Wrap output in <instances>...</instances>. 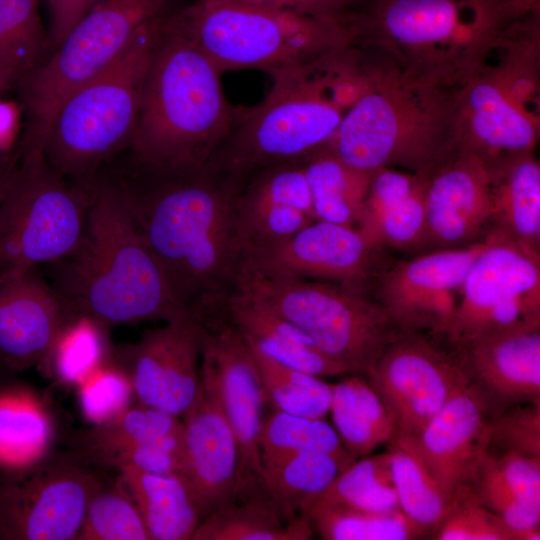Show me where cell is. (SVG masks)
I'll return each mask as SVG.
<instances>
[{"mask_svg":"<svg viewBox=\"0 0 540 540\" xmlns=\"http://www.w3.org/2000/svg\"><path fill=\"white\" fill-rule=\"evenodd\" d=\"M75 388L82 415L90 425L115 419L135 402L130 380L114 360L92 372Z\"/></svg>","mask_w":540,"mask_h":540,"instance_id":"cell-44","label":"cell"},{"mask_svg":"<svg viewBox=\"0 0 540 540\" xmlns=\"http://www.w3.org/2000/svg\"><path fill=\"white\" fill-rule=\"evenodd\" d=\"M540 327V259L493 228L465 278L450 345L479 334Z\"/></svg>","mask_w":540,"mask_h":540,"instance_id":"cell-14","label":"cell"},{"mask_svg":"<svg viewBox=\"0 0 540 540\" xmlns=\"http://www.w3.org/2000/svg\"><path fill=\"white\" fill-rule=\"evenodd\" d=\"M356 459L310 452L262 465L261 487L286 522L306 512L334 479Z\"/></svg>","mask_w":540,"mask_h":540,"instance_id":"cell-32","label":"cell"},{"mask_svg":"<svg viewBox=\"0 0 540 540\" xmlns=\"http://www.w3.org/2000/svg\"><path fill=\"white\" fill-rule=\"evenodd\" d=\"M87 181L54 170L43 153L18 161L0 195V274L72 255L84 234Z\"/></svg>","mask_w":540,"mask_h":540,"instance_id":"cell-11","label":"cell"},{"mask_svg":"<svg viewBox=\"0 0 540 540\" xmlns=\"http://www.w3.org/2000/svg\"><path fill=\"white\" fill-rule=\"evenodd\" d=\"M234 207L243 261L317 221L303 161L252 174L239 185Z\"/></svg>","mask_w":540,"mask_h":540,"instance_id":"cell-25","label":"cell"},{"mask_svg":"<svg viewBox=\"0 0 540 540\" xmlns=\"http://www.w3.org/2000/svg\"><path fill=\"white\" fill-rule=\"evenodd\" d=\"M493 418L481 396L467 384L413 438L450 502L474 483L488 453Z\"/></svg>","mask_w":540,"mask_h":540,"instance_id":"cell-24","label":"cell"},{"mask_svg":"<svg viewBox=\"0 0 540 540\" xmlns=\"http://www.w3.org/2000/svg\"><path fill=\"white\" fill-rule=\"evenodd\" d=\"M40 0H0V73L16 86L47 57Z\"/></svg>","mask_w":540,"mask_h":540,"instance_id":"cell-37","label":"cell"},{"mask_svg":"<svg viewBox=\"0 0 540 540\" xmlns=\"http://www.w3.org/2000/svg\"><path fill=\"white\" fill-rule=\"evenodd\" d=\"M506 452L540 458V402L517 404L493 418L487 454Z\"/></svg>","mask_w":540,"mask_h":540,"instance_id":"cell-46","label":"cell"},{"mask_svg":"<svg viewBox=\"0 0 540 540\" xmlns=\"http://www.w3.org/2000/svg\"><path fill=\"white\" fill-rule=\"evenodd\" d=\"M87 182L84 234L72 255L48 264L53 288L75 313L110 330L184 316L187 307L173 291L115 186L100 171Z\"/></svg>","mask_w":540,"mask_h":540,"instance_id":"cell-3","label":"cell"},{"mask_svg":"<svg viewBox=\"0 0 540 540\" xmlns=\"http://www.w3.org/2000/svg\"><path fill=\"white\" fill-rule=\"evenodd\" d=\"M109 331L99 321L74 313L36 368L46 378L76 387L92 372L114 360Z\"/></svg>","mask_w":540,"mask_h":540,"instance_id":"cell-36","label":"cell"},{"mask_svg":"<svg viewBox=\"0 0 540 540\" xmlns=\"http://www.w3.org/2000/svg\"><path fill=\"white\" fill-rule=\"evenodd\" d=\"M348 375L332 384L329 413L344 448L357 460L390 443L398 430L368 379L362 375Z\"/></svg>","mask_w":540,"mask_h":540,"instance_id":"cell-31","label":"cell"},{"mask_svg":"<svg viewBox=\"0 0 540 540\" xmlns=\"http://www.w3.org/2000/svg\"><path fill=\"white\" fill-rule=\"evenodd\" d=\"M183 435L179 416L135 401L115 419L71 433L68 444L88 462L107 470L111 460L130 447Z\"/></svg>","mask_w":540,"mask_h":540,"instance_id":"cell-30","label":"cell"},{"mask_svg":"<svg viewBox=\"0 0 540 540\" xmlns=\"http://www.w3.org/2000/svg\"><path fill=\"white\" fill-rule=\"evenodd\" d=\"M378 55L369 88L325 148L360 170L428 174L460 149L455 92L412 82Z\"/></svg>","mask_w":540,"mask_h":540,"instance_id":"cell-5","label":"cell"},{"mask_svg":"<svg viewBox=\"0 0 540 540\" xmlns=\"http://www.w3.org/2000/svg\"><path fill=\"white\" fill-rule=\"evenodd\" d=\"M366 378L393 417L398 435L412 438L469 382L453 349L410 332L387 346Z\"/></svg>","mask_w":540,"mask_h":540,"instance_id":"cell-16","label":"cell"},{"mask_svg":"<svg viewBox=\"0 0 540 540\" xmlns=\"http://www.w3.org/2000/svg\"><path fill=\"white\" fill-rule=\"evenodd\" d=\"M248 343V342H247ZM265 402L292 415L324 418L330 409L332 384L286 366L248 343Z\"/></svg>","mask_w":540,"mask_h":540,"instance_id":"cell-39","label":"cell"},{"mask_svg":"<svg viewBox=\"0 0 540 540\" xmlns=\"http://www.w3.org/2000/svg\"><path fill=\"white\" fill-rule=\"evenodd\" d=\"M172 0H98L61 44L17 85L23 109L18 156L43 153L64 100L110 65L139 28Z\"/></svg>","mask_w":540,"mask_h":540,"instance_id":"cell-10","label":"cell"},{"mask_svg":"<svg viewBox=\"0 0 540 540\" xmlns=\"http://www.w3.org/2000/svg\"><path fill=\"white\" fill-rule=\"evenodd\" d=\"M103 472L69 449L0 476V540H76Z\"/></svg>","mask_w":540,"mask_h":540,"instance_id":"cell-12","label":"cell"},{"mask_svg":"<svg viewBox=\"0 0 540 540\" xmlns=\"http://www.w3.org/2000/svg\"><path fill=\"white\" fill-rule=\"evenodd\" d=\"M472 488L479 501L510 527L520 531L540 530V511L528 506L516 495L488 454Z\"/></svg>","mask_w":540,"mask_h":540,"instance_id":"cell-47","label":"cell"},{"mask_svg":"<svg viewBox=\"0 0 540 540\" xmlns=\"http://www.w3.org/2000/svg\"><path fill=\"white\" fill-rule=\"evenodd\" d=\"M535 151L489 164L494 228L526 254L540 259V165Z\"/></svg>","mask_w":540,"mask_h":540,"instance_id":"cell-26","label":"cell"},{"mask_svg":"<svg viewBox=\"0 0 540 540\" xmlns=\"http://www.w3.org/2000/svg\"><path fill=\"white\" fill-rule=\"evenodd\" d=\"M537 11L540 0H359L349 26L406 79L456 92Z\"/></svg>","mask_w":540,"mask_h":540,"instance_id":"cell-2","label":"cell"},{"mask_svg":"<svg viewBox=\"0 0 540 540\" xmlns=\"http://www.w3.org/2000/svg\"><path fill=\"white\" fill-rule=\"evenodd\" d=\"M259 450L261 467L310 452L353 458L334 427L323 418L302 417L279 410L263 418Z\"/></svg>","mask_w":540,"mask_h":540,"instance_id":"cell-40","label":"cell"},{"mask_svg":"<svg viewBox=\"0 0 540 540\" xmlns=\"http://www.w3.org/2000/svg\"><path fill=\"white\" fill-rule=\"evenodd\" d=\"M163 12L125 156L149 168H199L232 131L233 113L222 91L221 72L190 39L165 23Z\"/></svg>","mask_w":540,"mask_h":540,"instance_id":"cell-4","label":"cell"},{"mask_svg":"<svg viewBox=\"0 0 540 540\" xmlns=\"http://www.w3.org/2000/svg\"><path fill=\"white\" fill-rule=\"evenodd\" d=\"M161 13L142 25L120 55L73 91L56 112L43 155L72 181H86L131 144Z\"/></svg>","mask_w":540,"mask_h":540,"instance_id":"cell-7","label":"cell"},{"mask_svg":"<svg viewBox=\"0 0 540 540\" xmlns=\"http://www.w3.org/2000/svg\"><path fill=\"white\" fill-rule=\"evenodd\" d=\"M226 306L246 341L272 359L320 378L348 375L290 321L252 304L235 291L226 294Z\"/></svg>","mask_w":540,"mask_h":540,"instance_id":"cell-27","label":"cell"},{"mask_svg":"<svg viewBox=\"0 0 540 540\" xmlns=\"http://www.w3.org/2000/svg\"><path fill=\"white\" fill-rule=\"evenodd\" d=\"M312 504L381 514L400 512L388 452L354 461Z\"/></svg>","mask_w":540,"mask_h":540,"instance_id":"cell-38","label":"cell"},{"mask_svg":"<svg viewBox=\"0 0 540 540\" xmlns=\"http://www.w3.org/2000/svg\"><path fill=\"white\" fill-rule=\"evenodd\" d=\"M425 189L426 176L422 174L413 191L387 211L365 238L382 249L417 252L426 225Z\"/></svg>","mask_w":540,"mask_h":540,"instance_id":"cell-45","label":"cell"},{"mask_svg":"<svg viewBox=\"0 0 540 540\" xmlns=\"http://www.w3.org/2000/svg\"><path fill=\"white\" fill-rule=\"evenodd\" d=\"M231 291L296 325L348 374L366 377L402 333L373 298L333 283L242 269Z\"/></svg>","mask_w":540,"mask_h":540,"instance_id":"cell-8","label":"cell"},{"mask_svg":"<svg viewBox=\"0 0 540 540\" xmlns=\"http://www.w3.org/2000/svg\"><path fill=\"white\" fill-rule=\"evenodd\" d=\"M491 457L516 495L528 506L540 511V458L514 452Z\"/></svg>","mask_w":540,"mask_h":540,"instance_id":"cell-48","label":"cell"},{"mask_svg":"<svg viewBox=\"0 0 540 540\" xmlns=\"http://www.w3.org/2000/svg\"><path fill=\"white\" fill-rule=\"evenodd\" d=\"M76 540H149V536L135 504L114 482L92 496Z\"/></svg>","mask_w":540,"mask_h":540,"instance_id":"cell-43","label":"cell"},{"mask_svg":"<svg viewBox=\"0 0 540 540\" xmlns=\"http://www.w3.org/2000/svg\"><path fill=\"white\" fill-rule=\"evenodd\" d=\"M163 17L221 73L260 69L273 76L319 65L355 43L348 24L242 0H194Z\"/></svg>","mask_w":540,"mask_h":540,"instance_id":"cell-6","label":"cell"},{"mask_svg":"<svg viewBox=\"0 0 540 540\" xmlns=\"http://www.w3.org/2000/svg\"><path fill=\"white\" fill-rule=\"evenodd\" d=\"M201 346L200 328L187 310L114 347V362L129 378L135 401L181 417L198 394Z\"/></svg>","mask_w":540,"mask_h":540,"instance_id":"cell-19","label":"cell"},{"mask_svg":"<svg viewBox=\"0 0 540 540\" xmlns=\"http://www.w3.org/2000/svg\"><path fill=\"white\" fill-rule=\"evenodd\" d=\"M468 378L495 417L540 402V327L479 334L451 345Z\"/></svg>","mask_w":540,"mask_h":540,"instance_id":"cell-22","label":"cell"},{"mask_svg":"<svg viewBox=\"0 0 540 540\" xmlns=\"http://www.w3.org/2000/svg\"><path fill=\"white\" fill-rule=\"evenodd\" d=\"M386 451L402 513L423 536H432L449 509V498L426 466L412 437L397 435L387 444Z\"/></svg>","mask_w":540,"mask_h":540,"instance_id":"cell-34","label":"cell"},{"mask_svg":"<svg viewBox=\"0 0 540 540\" xmlns=\"http://www.w3.org/2000/svg\"><path fill=\"white\" fill-rule=\"evenodd\" d=\"M226 293L203 296L188 312L201 331L200 374L213 383L237 441L240 498L262 488L259 432L265 400L250 347L228 314Z\"/></svg>","mask_w":540,"mask_h":540,"instance_id":"cell-13","label":"cell"},{"mask_svg":"<svg viewBox=\"0 0 540 540\" xmlns=\"http://www.w3.org/2000/svg\"><path fill=\"white\" fill-rule=\"evenodd\" d=\"M49 16L48 42L52 53L98 0H44Z\"/></svg>","mask_w":540,"mask_h":540,"instance_id":"cell-51","label":"cell"},{"mask_svg":"<svg viewBox=\"0 0 540 540\" xmlns=\"http://www.w3.org/2000/svg\"><path fill=\"white\" fill-rule=\"evenodd\" d=\"M317 220L356 227L371 172L354 168L327 148L303 160Z\"/></svg>","mask_w":540,"mask_h":540,"instance_id":"cell-35","label":"cell"},{"mask_svg":"<svg viewBox=\"0 0 540 540\" xmlns=\"http://www.w3.org/2000/svg\"><path fill=\"white\" fill-rule=\"evenodd\" d=\"M460 149L488 164L535 151L540 116L525 98L509 68L490 63L455 92Z\"/></svg>","mask_w":540,"mask_h":540,"instance_id":"cell-18","label":"cell"},{"mask_svg":"<svg viewBox=\"0 0 540 540\" xmlns=\"http://www.w3.org/2000/svg\"><path fill=\"white\" fill-rule=\"evenodd\" d=\"M180 418L184 441L179 477L202 520L238 497L239 449L215 387L204 375L194 402Z\"/></svg>","mask_w":540,"mask_h":540,"instance_id":"cell-21","label":"cell"},{"mask_svg":"<svg viewBox=\"0 0 540 540\" xmlns=\"http://www.w3.org/2000/svg\"><path fill=\"white\" fill-rule=\"evenodd\" d=\"M273 78L266 98L233 127L207 168L242 183L264 168L303 161L329 143L345 111L319 66Z\"/></svg>","mask_w":540,"mask_h":540,"instance_id":"cell-9","label":"cell"},{"mask_svg":"<svg viewBox=\"0 0 540 540\" xmlns=\"http://www.w3.org/2000/svg\"><path fill=\"white\" fill-rule=\"evenodd\" d=\"M117 472L115 483L135 504L149 540H191L201 518L179 476L131 466Z\"/></svg>","mask_w":540,"mask_h":540,"instance_id":"cell-28","label":"cell"},{"mask_svg":"<svg viewBox=\"0 0 540 540\" xmlns=\"http://www.w3.org/2000/svg\"><path fill=\"white\" fill-rule=\"evenodd\" d=\"M383 254L384 249L356 227L317 220L277 244L249 253L241 270L333 283L369 296Z\"/></svg>","mask_w":540,"mask_h":540,"instance_id":"cell-17","label":"cell"},{"mask_svg":"<svg viewBox=\"0 0 540 540\" xmlns=\"http://www.w3.org/2000/svg\"><path fill=\"white\" fill-rule=\"evenodd\" d=\"M325 21L348 24L359 0H242Z\"/></svg>","mask_w":540,"mask_h":540,"instance_id":"cell-49","label":"cell"},{"mask_svg":"<svg viewBox=\"0 0 540 540\" xmlns=\"http://www.w3.org/2000/svg\"><path fill=\"white\" fill-rule=\"evenodd\" d=\"M436 540H539L540 530L520 531L484 506L472 486L459 490L431 536Z\"/></svg>","mask_w":540,"mask_h":540,"instance_id":"cell-42","label":"cell"},{"mask_svg":"<svg viewBox=\"0 0 540 540\" xmlns=\"http://www.w3.org/2000/svg\"><path fill=\"white\" fill-rule=\"evenodd\" d=\"M7 88H10V87H9L7 81L5 80V78L0 73V92L7 89Z\"/></svg>","mask_w":540,"mask_h":540,"instance_id":"cell-52","label":"cell"},{"mask_svg":"<svg viewBox=\"0 0 540 540\" xmlns=\"http://www.w3.org/2000/svg\"><path fill=\"white\" fill-rule=\"evenodd\" d=\"M74 313L37 268L0 274V373L37 367Z\"/></svg>","mask_w":540,"mask_h":540,"instance_id":"cell-23","label":"cell"},{"mask_svg":"<svg viewBox=\"0 0 540 540\" xmlns=\"http://www.w3.org/2000/svg\"><path fill=\"white\" fill-rule=\"evenodd\" d=\"M486 244L487 237L463 248L384 260L372 278L369 296L401 332L447 339L467 273Z\"/></svg>","mask_w":540,"mask_h":540,"instance_id":"cell-15","label":"cell"},{"mask_svg":"<svg viewBox=\"0 0 540 540\" xmlns=\"http://www.w3.org/2000/svg\"><path fill=\"white\" fill-rule=\"evenodd\" d=\"M312 535L306 517L286 522L260 488L203 518L191 540H307Z\"/></svg>","mask_w":540,"mask_h":540,"instance_id":"cell-33","label":"cell"},{"mask_svg":"<svg viewBox=\"0 0 540 540\" xmlns=\"http://www.w3.org/2000/svg\"><path fill=\"white\" fill-rule=\"evenodd\" d=\"M23 116L19 101L0 98V178H8L17 166Z\"/></svg>","mask_w":540,"mask_h":540,"instance_id":"cell-50","label":"cell"},{"mask_svg":"<svg viewBox=\"0 0 540 540\" xmlns=\"http://www.w3.org/2000/svg\"><path fill=\"white\" fill-rule=\"evenodd\" d=\"M426 176V225L417 254L483 241L494 228L492 173L479 156L459 149Z\"/></svg>","mask_w":540,"mask_h":540,"instance_id":"cell-20","label":"cell"},{"mask_svg":"<svg viewBox=\"0 0 540 540\" xmlns=\"http://www.w3.org/2000/svg\"><path fill=\"white\" fill-rule=\"evenodd\" d=\"M8 179H3V178H0V195L2 193V190L5 186V183L7 182Z\"/></svg>","mask_w":540,"mask_h":540,"instance_id":"cell-53","label":"cell"},{"mask_svg":"<svg viewBox=\"0 0 540 540\" xmlns=\"http://www.w3.org/2000/svg\"><path fill=\"white\" fill-rule=\"evenodd\" d=\"M100 172L119 192L187 308L203 296L234 288L243 264L234 207L238 182L205 165L157 169L126 156Z\"/></svg>","mask_w":540,"mask_h":540,"instance_id":"cell-1","label":"cell"},{"mask_svg":"<svg viewBox=\"0 0 540 540\" xmlns=\"http://www.w3.org/2000/svg\"><path fill=\"white\" fill-rule=\"evenodd\" d=\"M305 517L325 540H410L424 537L401 511L381 514L312 504Z\"/></svg>","mask_w":540,"mask_h":540,"instance_id":"cell-41","label":"cell"},{"mask_svg":"<svg viewBox=\"0 0 540 540\" xmlns=\"http://www.w3.org/2000/svg\"><path fill=\"white\" fill-rule=\"evenodd\" d=\"M52 415L33 390L0 386V476L20 472L52 450Z\"/></svg>","mask_w":540,"mask_h":540,"instance_id":"cell-29","label":"cell"}]
</instances>
